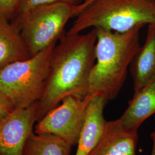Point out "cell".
Masks as SVG:
<instances>
[{"label":"cell","instance_id":"9c48e42d","mask_svg":"<svg viewBox=\"0 0 155 155\" xmlns=\"http://www.w3.org/2000/svg\"><path fill=\"white\" fill-rule=\"evenodd\" d=\"M108 101L102 95H95L90 101L75 155H89L97 143L106 122L104 110Z\"/></svg>","mask_w":155,"mask_h":155},{"label":"cell","instance_id":"ffe728a7","mask_svg":"<svg viewBox=\"0 0 155 155\" xmlns=\"http://www.w3.org/2000/svg\"><path fill=\"white\" fill-rule=\"evenodd\" d=\"M81 1H82V2L83 1H85V0H81Z\"/></svg>","mask_w":155,"mask_h":155},{"label":"cell","instance_id":"ba28073f","mask_svg":"<svg viewBox=\"0 0 155 155\" xmlns=\"http://www.w3.org/2000/svg\"><path fill=\"white\" fill-rule=\"evenodd\" d=\"M138 130H128L119 120L107 121L102 133L89 155H136Z\"/></svg>","mask_w":155,"mask_h":155},{"label":"cell","instance_id":"6da1fadb","mask_svg":"<svg viewBox=\"0 0 155 155\" xmlns=\"http://www.w3.org/2000/svg\"><path fill=\"white\" fill-rule=\"evenodd\" d=\"M97 30L66 33L53 51L45 90L37 102L36 120L68 96L88 94L89 78L95 61Z\"/></svg>","mask_w":155,"mask_h":155},{"label":"cell","instance_id":"4fadbf2b","mask_svg":"<svg viewBox=\"0 0 155 155\" xmlns=\"http://www.w3.org/2000/svg\"><path fill=\"white\" fill-rule=\"evenodd\" d=\"M72 146L52 134H38L29 137L22 155H70Z\"/></svg>","mask_w":155,"mask_h":155},{"label":"cell","instance_id":"30bf717a","mask_svg":"<svg viewBox=\"0 0 155 155\" xmlns=\"http://www.w3.org/2000/svg\"><path fill=\"white\" fill-rule=\"evenodd\" d=\"M134 94L155 78V24L148 25L144 45L140 46L130 66Z\"/></svg>","mask_w":155,"mask_h":155},{"label":"cell","instance_id":"ac0fdd59","mask_svg":"<svg viewBox=\"0 0 155 155\" xmlns=\"http://www.w3.org/2000/svg\"><path fill=\"white\" fill-rule=\"evenodd\" d=\"M153 148H152V154L151 155H155V139L153 140Z\"/></svg>","mask_w":155,"mask_h":155},{"label":"cell","instance_id":"52a82bcc","mask_svg":"<svg viewBox=\"0 0 155 155\" xmlns=\"http://www.w3.org/2000/svg\"><path fill=\"white\" fill-rule=\"evenodd\" d=\"M37 102L15 109L0 122V155H23L25 145L37 121Z\"/></svg>","mask_w":155,"mask_h":155},{"label":"cell","instance_id":"8fae6325","mask_svg":"<svg viewBox=\"0 0 155 155\" xmlns=\"http://www.w3.org/2000/svg\"><path fill=\"white\" fill-rule=\"evenodd\" d=\"M155 113V78L136 93L118 120L128 130H138L145 120Z\"/></svg>","mask_w":155,"mask_h":155},{"label":"cell","instance_id":"7c38bea8","mask_svg":"<svg viewBox=\"0 0 155 155\" xmlns=\"http://www.w3.org/2000/svg\"><path fill=\"white\" fill-rule=\"evenodd\" d=\"M29 58L16 27L0 16V71L13 62Z\"/></svg>","mask_w":155,"mask_h":155},{"label":"cell","instance_id":"7a4b0ae2","mask_svg":"<svg viewBox=\"0 0 155 155\" xmlns=\"http://www.w3.org/2000/svg\"><path fill=\"white\" fill-rule=\"evenodd\" d=\"M143 27L124 33L95 28V61L89 78L87 95H102L108 101L116 97L141 46L140 32Z\"/></svg>","mask_w":155,"mask_h":155},{"label":"cell","instance_id":"e0dca14e","mask_svg":"<svg viewBox=\"0 0 155 155\" xmlns=\"http://www.w3.org/2000/svg\"><path fill=\"white\" fill-rule=\"evenodd\" d=\"M94 1H95V0H85V1H83L82 2L80 3L79 4L77 5H74V17H75L76 13L79 10H81V9H82L83 8L85 7L88 4H90L91 2H93Z\"/></svg>","mask_w":155,"mask_h":155},{"label":"cell","instance_id":"d6986e66","mask_svg":"<svg viewBox=\"0 0 155 155\" xmlns=\"http://www.w3.org/2000/svg\"><path fill=\"white\" fill-rule=\"evenodd\" d=\"M152 2H153L154 3H155V0H151Z\"/></svg>","mask_w":155,"mask_h":155},{"label":"cell","instance_id":"9a60e30c","mask_svg":"<svg viewBox=\"0 0 155 155\" xmlns=\"http://www.w3.org/2000/svg\"><path fill=\"white\" fill-rule=\"evenodd\" d=\"M21 0H0V16L10 20L16 13Z\"/></svg>","mask_w":155,"mask_h":155},{"label":"cell","instance_id":"3957f363","mask_svg":"<svg viewBox=\"0 0 155 155\" xmlns=\"http://www.w3.org/2000/svg\"><path fill=\"white\" fill-rule=\"evenodd\" d=\"M67 33L89 28L124 33L138 26L155 24V3L151 0H95L76 13Z\"/></svg>","mask_w":155,"mask_h":155},{"label":"cell","instance_id":"2e32d148","mask_svg":"<svg viewBox=\"0 0 155 155\" xmlns=\"http://www.w3.org/2000/svg\"><path fill=\"white\" fill-rule=\"evenodd\" d=\"M15 109L11 100L0 90V122L9 116Z\"/></svg>","mask_w":155,"mask_h":155},{"label":"cell","instance_id":"277c9868","mask_svg":"<svg viewBox=\"0 0 155 155\" xmlns=\"http://www.w3.org/2000/svg\"><path fill=\"white\" fill-rule=\"evenodd\" d=\"M57 43L32 57L13 62L0 71V90L11 100L16 109L31 105L40 99Z\"/></svg>","mask_w":155,"mask_h":155},{"label":"cell","instance_id":"5bb4252c","mask_svg":"<svg viewBox=\"0 0 155 155\" xmlns=\"http://www.w3.org/2000/svg\"><path fill=\"white\" fill-rule=\"evenodd\" d=\"M58 2H64L77 5L82 2L81 0H21L15 16L22 14L35 8ZM13 17V18H14Z\"/></svg>","mask_w":155,"mask_h":155},{"label":"cell","instance_id":"8992f818","mask_svg":"<svg viewBox=\"0 0 155 155\" xmlns=\"http://www.w3.org/2000/svg\"><path fill=\"white\" fill-rule=\"evenodd\" d=\"M94 96L67 97L39 120L34 127V132L55 136L72 147L77 145L85 122L87 106Z\"/></svg>","mask_w":155,"mask_h":155},{"label":"cell","instance_id":"5b68a950","mask_svg":"<svg viewBox=\"0 0 155 155\" xmlns=\"http://www.w3.org/2000/svg\"><path fill=\"white\" fill-rule=\"evenodd\" d=\"M74 5L58 2L40 6L13 18L29 57L61 39L67 23L74 17Z\"/></svg>","mask_w":155,"mask_h":155}]
</instances>
